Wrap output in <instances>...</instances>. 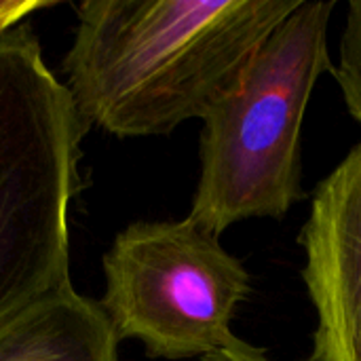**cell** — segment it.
Segmentation results:
<instances>
[{
    "instance_id": "1",
    "label": "cell",
    "mask_w": 361,
    "mask_h": 361,
    "mask_svg": "<svg viewBox=\"0 0 361 361\" xmlns=\"http://www.w3.org/2000/svg\"><path fill=\"white\" fill-rule=\"evenodd\" d=\"M300 0H85L63 59L87 127L169 135L201 118Z\"/></svg>"
},
{
    "instance_id": "2",
    "label": "cell",
    "mask_w": 361,
    "mask_h": 361,
    "mask_svg": "<svg viewBox=\"0 0 361 361\" xmlns=\"http://www.w3.org/2000/svg\"><path fill=\"white\" fill-rule=\"evenodd\" d=\"M336 0H300L203 116L201 176L188 218L220 237L237 222L283 218L302 190L300 133L322 74Z\"/></svg>"
},
{
    "instance_id": "3",
    "label": "cell",
    "mask_w": 361,
    "mask_h": 361,
    "mask_svg": "<svg viewBox=\"0 0 361 361\" xmlns=\"http://www.w3.org/2000/svg\"><path fill=\"white\" fill-rule=\"evenodd\" d=\"M87 123L27 25L0 36V324L70 281Z\"/></svg>"
},
{
    "instance_id": "4",
    "label": "cell",
    "mask_w": 361,
    "mask_h": 361,
    "mask_svg": "<svg viewBox=\"0 0 361 361\" xmlns=\"http://www.w3.org/2000/svg\"><path fill=\"white\" fill-rule=\"evenodd\" d=\"M104 273L99 302L118 338L140 341L157 360L224 349L252 292L245 264L190 218L129 224L106 252Z\"/></svg>"
},
{
    "instance_id": "5",
    "label": "cell",
    "mask_w": 361,
    "mask_h": 361,
    "mask_svg": "<svg viewBox=\"0 0 361 361\" xmlns=\"http://www.w3.org/2000/svg\"><path fill=\"white\" fill-rule=\"evenodd\" d=\"M298 243L317 313L309 361H361V142L317 184Z\"/></svg>"
},
{
    "instance_id": "6",
    "label": "cell",
    "mask_w": 361,
    "mask_h": 361,
    "mask_svg": "<svg viewBox=\"0 0 361 361\" xmlns=\"http://www.w3.org/2000/svg\"><path fill=\"white\" fill-rule=\"evenodd\" d=\"M118 341L102 302L68 283L0 324V361H118Z\"/></svg>"
},
{
    "instance_id": "7",
    "label": "cell",
    "mask_w": 361,
    "mask_h": 361,
    "mask_svg": "<svg viewBox=\"0 0 361 361\" xmlns=\"http://www.w3.org/2000/svg\"><path fill=\"white\" fill-rule=\"evenodd\" d=\"M349 114L361 125V0L347 4L345 27L338 40V61L332 68Z\"/></svg>"
},
{
    "instance_id": "8",
    "label": "cell",
    "mask_w": 361,
    "mask_h": 361,
    "mask_svg": "<svg viewBox=\"0 0 361 361\" xmlns=\"http://www.w3.org/2000/svg\"><path fill=\"white\" fill-rule=\"evenodd\" d=\"M51 0H0V36L19 27V23L38 8L51 6Z\"/></svg>"
},
{
    "instance_id": "9",
    "label": "cell",
    "mask_w": 361,
    "mask_h": 361,
    "mask_svg": "<svg viewBox=\"0 0 361 361\" xmlns=\"http://www.w3.org/2000/svg\"><path fill=\"white\" fill-rule=\"evenodd\" d=\"M199 361H273L264 349H258L250 343H245L243 338H233L224 349L212 353V355H205L203 360Z\"/></svg>"
}]
</instances>
